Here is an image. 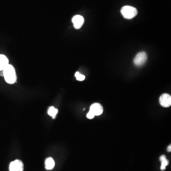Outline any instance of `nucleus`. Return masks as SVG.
Masks as SVG:
<instances>
[{"mask_svg":"<svg viewBox=\"0 0 171 171\" xmlns=\"http://www.w3.org/2000/svg\"><path fill=\"white\" fill-rule=\"evenodd\" d=\"M45 165L46 170H51L54 168L55 165V163L54 161V159L52 157H50L46 159Z\"/></svg>","mask_w":171,"mask_h":171,"instance_id":"9","label":"nucleus"},{"mask_svg":"<svg viewBox=\"0 0 171 171\" xmlns=\"http://www.w3.org/2000/svg\"><path fill=\"white\" fill-rule=\"evenodd\" d=\"M161 162V170L162 171H164L166 169V166H168L169 164V161L167 159H166L165 160H163Z\"/></svg>","mask_w":171,"mask_h":171,"instance_id":"11","label":"nucleus"},{"mask_svg":"<svg viewBox=\"0 0 171 171\" xmlns=\"http://www.w3.org/2000/svg\"><path fill=\"white\" fill-rule=\"evenodd\" d=\"M167 151H168V152H170L171 151V145H170V146H169L168 147V148H167Z\"/></svg>","mask_w":171,"mask_h":171,"instance_id":"15","label":"nucleus"},{"mask_svg":"<svg viewBox=\"0 0 171 171\" xmlns=\"http://www.w3.org/2000/svg\"><path fill=\"white\" fill-rule=\"evenodd\" d=\"M160 105L165 107H169L171 105V97L169 94H162L159 98Z\"/></svg>","mask_w":171,"mask_h":171,"instance_id":"5","label":"nucleus"},{"mask_svg":"<svg viewBox=\"0 0 171 171\" xmlns=\"http://www.w3.org/2000/svg\"><path fill=\"white\" fill-rule=\"evenodd\" d=\"M121 13L126 19H132L136 16L138 12L134 7L127 5L123 7L121 10Z\"/></svg>","mask_w":171,"mask_h":171,"instance_id":"2","label":"nucleus"},{"mask_svg":"<svg viewBox=\"0 0 171 171\" xmlns=\"http://www.w3.org/2000/svg\"><path fill=\"white\" fill-rule=\"evenodd\" d=\"M9 60L6 56L0 55V71H3L4 69L9 65Z\"/></svg>","mask_w":171,"mask_h":171,"instance_id":"8","label":"nucleus"},{"mask_svg":"<svg viewBox=\"0 0 171 171\" xmlns=\"http://www.w3.org/2000/svg\"><path fill=\"white\" fill-rule=\"evenodd\" d=\"M90 111L92 112L95 116H100L102 114L103 108L100 103H94L90 107Z\"/></svg>","mask_w":171,"mask_h":171,"instance_id":"7","label":"nucleus"},{"mask_svg":"<svg viewBox=\"0 0 171 171\" xmlns=\"http://www.w3.org/2000/svg\"><path fill=\"white\" fill-rule=\"evenodd\" d=\"M24 170V165L20 160H15L12 162L9 166L10 171H23Z\"/></svg>","mask_w":171,"mask_h":171,"instance_id":"4","label":"nucleus"},{"mask_svg":"<svg viewBox=\"0 0 171 171\" xmlns=\"http://www.w3.org/2000/svg\"><path fill=\"white\" fill-rule=\"evenodd\" d=\"M75 76L76 77L77 80L78 81H83L85 79V76L84 75H82L79 73V72H76L75 74Z\"/></svg>","mask_w":171,"mask_h":171,"instance_id":"12","label":"nucleus"},{"mask_svg":"<svg viewBox=\"0 0 171 171\" xmlns=\"http://www.w3.org/2000/svg\"><path fill=\"white\" fill-rule=\"evenodd\" d=\"M58 113V109L53 106L50 107L48 110V114L49 116L52 117L53 119L55 118L56 116L57 115Z\"/></svg>","mask_w":171,"mask_h":171,"instance_id":"10","label":"nucleus"},{"mask_svg":"<svg viewBox=\"0 0 171 171\" xmlns=\"http://www.w3.org/2000/svg\"><path fill=\"white\" fill-rule=\"evenodd\" d=\"M166 159V156H165V155H162V156H161L160 157V162Z\"/></svg>","mask_w":171,"mask_h":171,"instance_id":"14","label":"nucleus"},{"mask_svg":"<svg viewBox=\"0 0 171 171\" xmlns=\"http://www.w3.org/2000/svg\"><path fill=\"white\" fill-rule=\"evenodd\" d=\"M95 115H94V113L90 110V111L88 112L87 115V118H88V119H92V118L95 117Z\"/></svg>","mask_w":171,"mask_h":171,"instance_id":"13","label":"nucleus"},{"mask_svg":"<svg viewBox=\"0 0 171 171\" xmlns=\"http://www.w3.org/2000/svg\"><path fill=\"white\" fill-rule=\"evenodd\" d=\"M147 59V55L145 52H141L137 54L134 60V64L136 66H142Z\"/></svg>","mask_w":171,"mask_h":171,"instance_id":"3","label":"nucleus"},{"mask_svg":"<svg viewBox=\"0 0 171 171\" xmlns=\"http://www.w3.org/2000/svg\"><path fill=\"white\" fill-rule=\"evenodd\" d=\"M2 71L3 77L7 83L10 84H13L15 83L17 80V76L15 70L13 66L9 64Z\"/></svg>","mask_w":171,"mask_h":171,"instance_id":"1","label":"nucleus"},{"mask_svg":"<svg viewBox=\"0 0 171 171\" xmlns=\"http://www.w3.org/2000/svg\"><path fill=\"white\" fill-rule=\"evenodd\" d=\"M74 28L76 29H80L81 28L84 22V19L83 17L80 15L74 16L72 19Z\"/></svg>","mask_w":171,"mask_h":171,"instance_id":"6","label":"nucleus"}]
</instances>
